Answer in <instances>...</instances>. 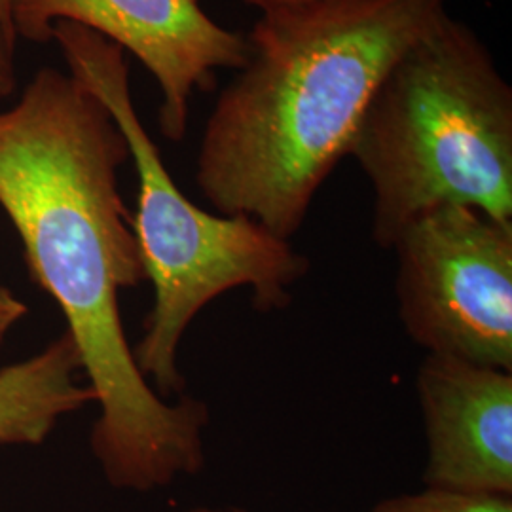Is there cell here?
I'll return each instance as SVG.
<instances>
[{
  "label": "cell",
  "mask_w": 512,
  "mask_h": 512,
  "mask_svg": "<svg viewBox=\"0 0 512 512\" xmlns=\"http://www.w3.org/2000/svg\"><path fill=\"white\" fill-rule=\"evenodd\" d=\"M59 21L90 29L147 67L164 95L160 128L169 141L186 135L194 90L249 57L247 38L209 18L200 0H12L18 38L50 42Z\"/></svg>",
  "instance_id": "obj_6"
},
{
  "label": "cell",
  "mask_w": 512,
  "mask_h": 512,
  "mask_svg": "<svg viewBox=\"0 0 512 512\" xmlns=\"http://www.w3.org/2000/svg\"><path fill=\"white\" fill-rule=\"evenodd\" d=\"M175 512H253L245 507H239V505H196V507H190V509H183V511Z\"/></svg>",
  "instance_id": "obj_13"
},
{
  "label": "cell",
  "mask_w": 512,
  "mask_h": 512,
  "mask_svg": "<svg viewBox=\"0 0 512 512\" xmlns=\"http://www.w3.org/2000/svg\"><path fill=\"white\" fill-rule=\"evenodd\" d=\"M0 31L10 40L18 42V37L12 29V0H0Z\"/></svg>",
  "instance_id": "obj_12"
},
{
  "label": "cell",
  "mask_w": 512,
  "mask_h": 512,
  "mask_svg": "<svg viewBox=\"0 0 512 512\" xmlns=\"http://www.w3.org/2000/svg\"><path fill=\"white\" fill-rule=\"evenodd\" d=\"M122 131L71 74L42 69L0 110V207L76 344L99 416L90 448L110 488L164 490L205 469L209 406L165 399L137 368L118 294L145 281L118 169Z\"/></svg>",
  "instance_id": "obj_1"
},
{
  "label": "cell",
  "mask_w": 512,
  "mask_h": 512,
  "mask_svg": "<svg viewBox=\"0 0 512 512\" xmlns=\"http://www.w3.org/2000/svg\"><path fill=\"white\" fill-rule=\"evenodd\" d=\"M423 484L512 495V370L425 353L416 372Z\"/></svg>",
  "instance_id": "obj_7"
},
{
  "label": "cell",
  "mask_w": 512,
  "mask_h": 512,
  "mask_svg": "<svg viewBox=\"0 0 512 512\" xmlns=\"http://www.w3.org/2000/svg\"><path fill=\"white\" fill-rule=\"evenodd\" d=\"M450 0H306L262 12L203 129L196 183L220 215L293 239L380 82Z\"/></svg>",
  "instance_id": "obj_2"
},
{
  "label": "cell",
  "mask_w": 512,
  "mask_h": 512,
  "mask_svg": "<svg viewBox=\"0 0 512 512\" xmlns=\"http://www.w3.org/2000/svg\"><path fill=\"white\" fill-rule=\"evenodd\" d=\"M16 86V42L0 31V101L10 97Z\"/></svg>",
  "instance_id": "obj_11"
},
{
  "label": "cell",
  "mask_w": 512,
  "mask_h": 512,
  "mask_svg": "<svg viewBox=\"0 0 512 512\" xmlns=\"http://www.w3.org/2000/svg\"><path fill=\"white\" fill-rule=\"evenodd\" d=\"M80 374L82 361L67 330L35 355L0 368V444H44L59 421L95 403Z\"/></svg>",
  "instance_id": "obj_8"
},
{
  "label": "cell",
  "mask_w": 512,
  "mask_h": 512,
  "mask_svg": "<svg viewBox=\"0 0 512 512\" xmlns=\"http://www.w3.org/2000/svg\"><path fill=\"white\" fill-rule=\"evenodd\" d=\"M348 156L372 186V239L387 251L442 205L512 220V88L482 38L444 14L391 65Z\"/></svg>",
  "instance_id": "obj_3"
},
{
  "label": "cell",
  "mask_w": 512,
  "mask_h": 512,
  "mask_svg": "<svg viewBox=\"0 0 512 512\" xmlns=\"http://www.w3.org/2000/svg\"><path fill=\"white\" fill-rule=\"evenodd\" d=\"M29 313L27 304L12 293L8 287L0 285V346L6 342L8 334L21 323V319Z\"/></svg>",
  "instance_id": "obj_10"
},
{
  "label": "cell",
  "mask_w": 512,
  "mask_h": 512,
  "mask_svg": "<svg viewBox=\"0 0 512 512\" xmlns=\"http://www.w3.org/2000/svg\"><path fill=\"white\" fill-rule=\"evenodd\" d=\"M247 4H253L256 8H260L262 12L266 10H274V8H281V6H291V4H300L306 0H243Z\"/></svg>",
  "instance_id": "obj_14"
},
{
  "label": "cell",
  "mask_w": 512,
  "mask_h": 512,
  "mask_svg": "<svg viewBox=\"0 0 512 512\" xmlns=\"http://www.w3.org/2000/svg\"><path fill=\"white\" fill-rule=\"evenodd\" d=\"M52 40L128 143L139 184L131 224L154 293L133 357L158 395L177 399L186 389L179 348L198 313L236 289H249L260 313L285 310L310 274V258L256 220L209 213L184 196L135 110L122 48L67 21L55 23Z\"/></svg>",
  "instance_id": "obj_4"
},
{
  "label": "cell",
  "mask_w": 512,
  "mask_h": 512,
  "mask_svg": "<svg viewBox=\"0 0 512 512\" xmlns=\"http://www.w3.org/2000/svg\"><path fill=\"white\" fill-rule=\"evenodd\" d=\"M368 512H512V495L473 494L425 486L378 501Z\"/></svg>",
  "instance_id": "obj_9"
},
{
  "label": "cell",
  "mask_w": 512,
  "mask_h": 512,
  "mask_svg": "<svg viewBox=\"0 0 512 512\" xmlns=\"http://www.w3.org/2000/svg\"><path fill=\"white\" fill-rule=\"evenodd\" d=\"M397 311L425 353L512 370V220L442 205L404 226Z\"/></svg>",
  "instance_id": "obj_5"
}]
</instances>
